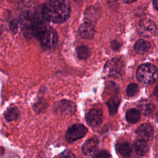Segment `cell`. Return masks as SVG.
Returning <instances> with one entry per match:
<instances>
[{"label": "cell", "instance_id": "6da1fadb", "mask_svg": "<svg viewBox=\"0 0 158 158\" xmlns=\"http://www.w3.org/2000/svg\"><path fill=\"white\" fill-rule=\"evenodd\" d=\"M71 8L68 0H48L43 6L41 14L47 21L56 23L65 22L70 17Z\"/></svg>", "mask_w": 158, "mask_h": 158}, {"label": "cell", "instance_id": "7a4b0ae2", "mask_svg": "<svg viewBox=\"0 0 158 158\" xmlns=\"http://www.w3.org/2000/svg\"><path fill=\"white\" fill-rule=\"evenodd\" d=\"M136 77L138 80L144 84L153 83L158 80V69L151 64H142L137 70Z\"/></svg>", "mask_w": 158, "mask_h": 158}, {"label": "cell", "instance_id": "3957f363", "mask_svg": "<svg viewBox=\"0 0 158 158\" xmlns=\"http://www.w3.org/2000/svg\"><path fill=\"white\" fill-rule=\"evenodd\" d=\"M36 38L41 45L46 49H51L55 47L58 41V36L56 30L48 25L37 36Z\"/></svg>", "mask_w": 158, "mask_h": 158}, {"label": "cell", "instance_id": "277c9868", "mask_svg": "<svg viewBox=\"0 0 158 158\" xmlns=\"http://www.w3.org/2000/svg\"><path fill=\"white\" fill-rule=\"evenodd\" d=\"M88 133V128L83 124L74 123L70 126L65 134V138L67 143H72L82 138Z\"/></svg>", "mask_w": 158, "mask_h": 158}, {"label": "cell", "instance_id": "5b68a950", "mask_svg": "<svg viewBox=\"0 0 158 158\" xmlns=\"http://www.w3.org/2000/svg\"><path fill=\"white\" fill-rule=\"evenodd\" d=\"M124 71L123 62L119 58H114L109 61L106 65L107 75L115 77L121 76Z\"/></svg>", "mask_w": 158, "mask_h": 158}, {"label": "cell", "instance_id": "8992f818", "mask_svg": "<svg viewBox=\"0 0 158 158\" xmlns=\"http://www.w3.org/2000/svg\"><path fill=\"white\" fill-rule=\"evenodd\" d=\"M138 31L139 34L144 37H151L155 35L156 26L152 20L145 19L142 20L138 25Z\"/></svg>", "mask_w": 158, "mask_h": 158}, {"label": "cell", "instance_id": "52a82bcc", "mask_svg": "<svg viewBox=\"0 0 158 158\" xmlns=\"http://www.w3.org/2000/svg\"><path fill=\"white\" fill-rule=\"evenodd\" d=\"M102 112L100 109H91L85 115L86 122L91 127H96L101 125L102 122Z\"/></svg>", "mask_w": 158, "mask_h": 158}, {"label": "cell", "instance_id": "ba28073f", "mask_svg": "<svg viewBox=\"0 0 158 158\" xmlns=\"http://www.w3.org/2000/svg\"><path fill=\"white\" fill-rule=\"evenodd\" d=\"M99 145V139L97 137L88 139L83 144L81 150L83 153L86 156L93 155L96 151Z\"/></svg>", "mask_w": 158, "mask_h": 158}, {"label": "cell", "instance_id": "9c48e42d", "mask_svg": "<svg viewBox=\"0 0 158 158\" xmlns=\"http://www.w3.org/2000/svg\"><path fill=\"white\" fill-rule=\"evenodd\" d=\"M78 35L83 39L89 40L93 38L94 35V29L93 26L89 22L82 23L78 29Z\"/></svg>", "mask_w": 158, "mask_h": 158}, {"label": "cell", "instance_id": "30bf717a", "mask_svg": "<svg viewBox=\"0 0 158 158\" xmlns=\"http://www.w3.org/2000/svg\"><path fill=\"white\" fill-rule=\"evenodd\" d=\"M136 133L144 140L151 139L153 136L154 130L152 126L149 123H143L136 131Z\"/></svg>", "mask_w": 158, "mask_h": 158}, {"label": "cell", "instance_id": "8fae6325", "mask_svg": "<svg viewBox=\"0 0 158 158\" xmlns=\"http://www.w3.org/2000/svg\"><path fill=\"white\" fill-rule=\"evenodd\" d=\"M138 107L139 111L146 116H151L155 110L153 103L149 100H142L138 104Z\"/></svg>", "mask_w": 158, "mask_h": 158}, {"label": "cell", "instance_id": "7c38bea8", "mask_svg": "<svg viewBox=\"0 0 158 158\" xmlns=\"http://www.w3.org/2000/svg\"><path fill=\"white\" fill-rule=\"evenodd\" d=\"M61 113H71L75 109V104L71 101L62 100L57 104V108Z\"/></svg>", "mask_w": 158, "mask_h": 158}, {"label": "cell", "instance_id": "4fadbf2b", "mask_svg": "<svg viewBox=\"0 0 158 158\" xmlns=\"http://www.w3.org/2000/svg\"><path fill=\"white\" fill-rule=\"evenodd\" d=\"M134 148L136 154L139 156H143L148 151L149 147L145 140L139 139L136 140L134 143Z\"/></svg>", "mask_w": 158, "mask_h": 158}, {"label": "cell", "instance_id": "5bb4252c", "mask_svg": "<svg viewBox=\"0 0 158 158\" xmlns=\"http://www.w3.org/2000/svg\"><path fill=\"white\" fill-rule=\"evenodd\" d=\"M117 149L118 153L125 158L129 157L132 154V146L127 142L118 144L117 145Z\"/></svg>", "mask_w": 158, "mask_h": 158}, {"label": "cell", "instance_id": "9a60e30c", "mask_svg": "<svg viewBox=\"0 0 158 158\" xmlns=\"http://www.w3.org/2000/svg\"><path fill=\"white\" fill-rule=\"evenodd\" d=\"M20 115V112L15 106H10L4 112V117L7 122L15 120Z\"/></svg>", "mask_w": 158, "mask_h": 158}, {"label": "cell", "instance_id": "2e32d148", "mask_svg": "<svg viewBox=\"0 0 158 158\" xmlns=\"http://www.w3.org/2000/svg\"><path fill=\"white\" fill-rule=\"evenodd\" d=\"M150 46H151L149 42L144 40L140 39L135 43L134 45V49L137 53L144 54L148 51V50L150 48Z\"/></svg>", "mask_w": 158, "mask_h": 158}, {"label": "cell", "instance_id": "e0dca14e", "mask_svg": "<svg viewBox=\"0 0 158 158\" xmlns=\"http://www.w3.org/2000/svg\"><path fill=\"white\" fill-rule=\"evenodd\" d=\"M140 112L136 109H130L126 113V119L130 123H136L140 118Z\"/></svg>", "mask_w": 158, "mask_h": 158}, {"label": "cell", "instance_id": "ac0fdd59", "mask_svg": "<svg viewBox=\"0 0 158 158\" xmlns=\"http://www.w3.org/2000/svg\"><path fill=\"white\" fill-rule=\"evenodd\" d=\"M120 104V99L117 97H112L109 99L107 102L109 113L111 115H114L116 114L118 106Z\"/></svg>", "mask_w": 158, "mask_h": 158}, {"label": "cell", "instance_id": "d6986e66", "mask_svg": "<svg viewBox=\"0 0 158 158\" xmlns=\"http://www.w3.org/2000/svg\"><path fill=\"white\" fill-rule=\"evenodd\" d=\"M76 52L77 57L81 60H85L88 59L91 54L90 50L85 45L78 46L76 48Z\"/></svg>", "mask_w": 158, "mask_h": 158}, {"label": "cell", "instance_id": "ffe728a7", "mask_svg": "<svg viewBox=\"0 0 158 158\" xmlns=\"http://www.w3.org/2000/svg\"><path fill=\"white\" fill-rule=\"evenodd\" d=\"M138 91V86L135 83H130L126 89V93L128 97L134 96Z\"/></svg>", "mask_w": 158, "mask_h": 158}, {"label": "cell", "instance_id": "44dd1931", "mask_svg": "<svg viewBox=\"0 0 158 158\" xmlns=\"http://www.w3.org/2000/svg\"><path fill=\"white\" fill-rule=\"evenodd\" d=\"M110 156V154L107 151L101 150L96 151L93 156V158H109Z\"/></svg>", "mask_w": 158, "mask_h": 158}, {"label": "cell", "instance_id": "7402d4cb", "mask_svg": "<svg viewBox=\"0 0 158 158\" xmlns=\"http://www.w3.org/2000/svg\"><path fill=\"white\" fill-rule=\"evenodd\" d=\"M59 158H75V156L71 151L66 149L60 154Z\"/></svg>", "mask_w": 158, "mask_h": 158}, {"label": "cell", "instance_id": "603a6c76", "mask_svg": "<svg viewBox=\"0 0 158 158\" xmlns=\"http://www.w3.org/2000/svg\"><path fill=\"white\" fill-rule=\"evenodd\" d=\"M153 4L156 9L158 10V0H153Z\"/></svg>", "mask_w": 158, "mask_h": 158}, {"label": "cell", "instance_id": "cb8c5ba5", "mask_svg": "<svg viewBox=\"0 0 158 158\" xmlns=\"http://www.w3.org/2000/svg\"><path fill=\"white\" fill-rule=\"evenodd\" d=\"M154 94L156 95V96H158V85L154 88Z\"/></svg>", "mask_w": 158, "mask_h": 158}, {"label": "cell", "instance_id": "d4e9b609", "mask_svg": "<svg viewBox=\"0 0 158 158\" xmlns=\"http://www.w3.org/2000/svg\"><path fill=\"white\" fill-rule=\"evenodd\" d=\"M123 1H124L125 2H126V3H127V4H130V3H131V2H135V1H136V0H123Z\"/></svg>", "mask_w": 158, "mask_h": 158}, {"label": "cell", "instance_id": "484cf974", "mask_svg": "<svg viewBox=\"0 0 158 158\" xmlns=\"http://www.w3.org/2000/svg\"><path fill=\"white\" fill-rule=\"evenodd\" d=\"M156 118H157V122H158V112H157V114H156Z\"/></svg>", "mask_w": 158, "mask_h": 158}]
</instances>
